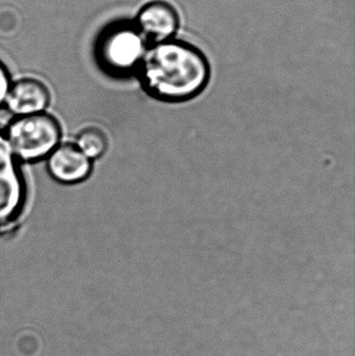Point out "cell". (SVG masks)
<instances>
[{"label":"cell","mask_w":355,"mask_h":356,"mask_svg":"<svg viewBox=\"0 0 355 356\" xmlns=\"http://www.w3.org/2000/svg\"><path fill=\"white\" fill-rule=\"evenodd\" d=\"M93 163L70 142H62L45 160L48 175L65 186L81 184L89 179L93 173Z\"/></svg>","instance_id":"cell-6"},{"label":"cell","mask_w":355,"mask_h":356,"mask_svg":"<svg viewBox=\"0 0 355 356\" xmlns=\"http://www.w3.org/2000/svg\"><path fill=\"white\" fill-rule=\"evenodd\" d=\"M28 199V181L22 164L8 143L4 127H0V232L20 221Z\"/></svg>","instance_id":"cell-4"},{"label":"cell","mask_w":355,"mask_h":356,"mask_svg":"<svg viewBox=\"0 0 355 356\" xmlns=\"http://www.w3.org/2000/svg\"><path fill=\"white\" fill-rule=\"evenodd\" d=\"M12 83L10 71L6 68V65L0 60V108H4Z\"/></svg>","instance_id":"cell-9"},{"label":"cell","mask_w":355,"mask_h":356,"mask_svg":"<svg viewBox=\"0 0 355 356\" xmlns=\"http://www.w3.org/2000/svg\"><path fill=\"white\" fill-rule=\"evenodd\" d=\"M74 144L92 162L104 156L110 145L106 131L93 125L83 127L77 134Z\"/></svg>","instance_id":"cell-8"},{"label":"cell","mask_w":355,"mask_h":356,"mask_svg":"<svg viewBox=\"0 0 355 356\" xmlns=\"http://www.w3.org/2000/svg\"><path fill=\"white\" fill-rule=\"evenodd\" d=\"M147 45L135 23H115L98 38L96 58L104 73L115 79H125L137 73Z\"/></svg>","instance_id":"cell-3"},{"label":"cell","mask_w":355,"mask_h":356,"mask_svg":"<svg viewBox=\"0 0 355 356\" xmlns=\"http://www.w3.org/2000/svg\"><path fill=\"white\" fill-rule=\"evenodd\" d=\"M135 25L147 44L173 39L179 31V15L166 0H152L140 8Z\"/></svg>","instance_id":"cell-5"},{"label":"cell","mask_w":355,"mask_h":356,"mask_svg":"<svg viewBox=\"0 0 355 356\" xmlns=\"http://www.w3.org/2000/svg\"><path fill=\"white\" fill-rule=\"evenodd\" d=\"M4 131L22 165L45 161L62 143V125L56 116L47 112L13 117Z\"/></svg>","instance_id":"cell-2"},{"label":"cell","mask_w":355,"mask_h":356,"mask_svg":"<svg viewBox=\"0 0 355 356\" xmlns=\"http://www.w3.org/2000/svg\"><path fill=\"white\" fill-rule=\"evenodd\" d=\"M51 94L47 86L33 77H23L13 81L4 108L13 117L26 116L47 112Z\"/></svg>","instance_id":"cell-7"},{"label":"cell","mask_w":355,"mask_h":356,"mask_svg":"<svg viewBox=\"0 0 355 356\" xmlns=\"http://www.w3.org/2000/svg\"><path fill=\"white\" fill-rule=\"evenodd\" d=\"M135 74L142 90L152 99L183 104L204 93L212 71L199 48L173 38L147 47Z\"/></svg>","instance_id":"cell-1"}]
</instances>
